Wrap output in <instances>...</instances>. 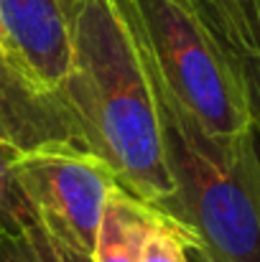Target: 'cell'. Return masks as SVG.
<instances>
[{"mask_svg": "<svg viewBox=\"0 0 260 262\" xmlns=\"http://www.w3.org/2000/svg\"><path fill=\"white\" fill-rule=\"evenodd\" d=\"M0 145L13 153L46 148L85 150L62 99L38 87L0 43Z\"/></svg>", "mask_w": 260, "mask_h": 262, "instance_id": "8992f818", "label": "cell"}, {"mask_svg": "<svg viewBox=\"0 0 260 262\" xmlns=\"http://www.w3.org/2000/svg\"><path fill=\"white\" fill-rule=\"evenodd\" d=\"M79 0H0V43L46 92L56 94L72 51V13Z\"/></svg>", "mask_w": 260, "mask_h": 262, "instance_id": "5b68a950", "label": "cell"}, {"mask_svg": "<svg viewBox=\"0 0 260 262\" xmlns=\"http://www.w3.org/2000/svg\"><path fill=\"white\" fill-rule=\"evenodd\" d=\"M0 262H94V257L59 239L38 219L0 234Z\"/></svg>", "mask_w": 260, "mask_h": 262, "instance_id": "9c48e42d", "label": "cell"}, {"mask_svg": "<svg viewBox=\"0 0 260 262\" xmlns=\"http://www.w3.org/2000/svg\"><path fill=\"white\" fill-rule=\"evenodd\" d=\"M135 43L153 87L164 156L176 186L158 211L171 216L186 232L189 245L209 262H260V143L255 133L250 125L232 138L207 130L164 82L138 38Z\"/></svg>", "mask_w": 260, "mask_h": 262, "instance_id": "7a4b0ae2", "label": "cell"}, {"mask_svg": "<svg viewBox=\"0 0 260 262\" xmlns=\"http://www.w3.org/2000/svg\"><path fill=\"white\" fill-rule=\"evenodd\" d=\"M156 206L141 201L123 186H115L94 242V262H141Z\"/></svg>", "mask_w": 260, "mask_h": 262, "instance_id": "ba28073f", "label": "cell"}, {"mask_svg": "<svg viewBox=\"0 0 260 262\" xmlns=\"http://www.w3.org/2000/svg\"><path fill=\"white\" fill-rule=\"evenodd\" d=\"M87 153L151 206L171 199L161 120L138 43L115 0H79L72 13L69 69L56 92Z\"/></svg>", "mask_w": 260, "mask_h": 262, "instance_id": "6da1fadb", "label": "cell"}, {"mask_svg": "<svg viewBox=\"0 0 260 262\" xmlns=\"http://www.w3.org/2000/svg\"><path fill=\"white\" fill-rule=\"evenodd\" d=\"M194 3L204 18L207 15H232L245 5V0H194Z\"/></svg>", "mask_w": 260, "mask_h": 262, "instance_id": "7c38bea8", "label": "cell"}, {"mask_svg": "<svg viewBox=\"0 0 260 262\" xmlns=\"http://www.w3.org/2000/svg\"><path fill=\"white\" fill-rule=\"evenodd\" d=\"M141 262H191L186 247V232L158 209L151 222Z\"/></svg>", "mask_w": 260, "mask_h": 262, "instance_id": "8fae6325", "label": "cell"}, {"mask_svg": "<svg viewBox=\"0 0 260 262\" xmlns=\"http://www.w3.org/2000/svg\"><path fill=\"white\" fill-rule=\"evenodd\" d=\"M186 247H189V257H191V262H209L204 255H202V252H196V250L189 245V239H186Z\"/></svg>", "mask_w": 260, "mask_h": 262, "instance_id": "4fadbf2b", "label": "cell"}, {"mask_svg": "<svg viewBox=\"0 0 260 262\" xmlns=\"http://www.w3.org/2000/svg\"><path fill=\"white\" fill-rule=\"evenodd\" d=\"M13 176L49 232L94 255L107 199L120 186L102 158L77 148L31 150L13 158Z\"/></svg>", "mask_w": 260, "mask_h": 262, "instance_id": "277c9868", "label": "cell"}, {"mask_svg": "<svg viewBox=\"0 0 260 262\" xmlns=\"http://www.w3.org/2000/svg\"><path fill=\"white\" fill-rule=\"evenodd\" d=\"M18 153L0 145V234L28 227L38 222L33 206L23 196L15 176H13V158Z\"/></svg>", "mask_w": 260, "mask_h": 262, "instance_id": "30bf717a", "label": "cell"}, {"mask_svg": "<svg viewBox=\"0 0 260 262\" xmlns=\"http://www.w3.org/2000/svg\"><path fill=\"white\" fill-rule=\"evenodd\" d=\"M125 23L171 92L214 135L250 125L232 61L207 28L194 0H115Z\"/></svg>", "mask_w": 260, "mask_h": 262, "instance_id": "3957f363", "label": "cell"}, {"mask_svg": "<svg viewBox=\"0 0 260 262\" xmlns=\"http://www.w3.org/2000/svg\"><path fill=\"white\" fill-rule=\"evenodd\" d=\"M207 28L235 67L250 115V130L260 143V0H248L237 15L209 20Z\"/></svg>", "mask_w": 260, "mask_h": 262, "instance_id": "52a82bcc", "label": "cell"}]
</instances>
